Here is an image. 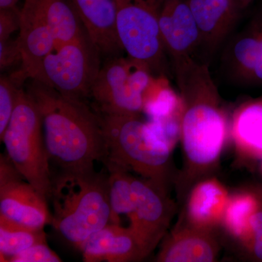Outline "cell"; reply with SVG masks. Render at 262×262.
Returning a JSON list of instances; mask_svg holds the SVG:
<instances>
[{
	"instance_id": "obj_29",
	"label": "cell",
	"mask_w": 262,
	"mask_h": 262,
	"mask_svg": "<svg viewBox=\"0 0 262 262\" xmlns=\"http://www.w3.org/2000/svg\"><path fill=\"white\" fill-rule=\"evenodd\" d=\"M19 1L20 0H0V10L16 8Z\"/></svg>"
},
{
	"instance_id": "obj_10",
	"label": "cell",
	"mask_w": 262,
	"mask_h": 262,
	"mask_svg": "<svg viewBox=\"0 0 262 262\" xmlns=\"http://www.w3.org/2000/svg\"><path fill=\"white\" fill-rule=\"evenodd\" d=\"M222 68L232 83L262 87V8L227 39Z\"/></svg>"
},
{
	"instance_id": "obj_25",
	"label": "cell",
	"mask_w": 262,
	"mask_h": 262,
	"mask_svg": "<svg viewBox=\"0 0 262 262\" xmlns=\"http://www.w3.org/2000/svg\"><path fill=\"white\" fill-rule=\"evenodd\" d=\"M10 262H60L61 258L48 246L47 242L34 245L8 259Z\"/></svg>"
},
{
	"instance_id": "obj_4",
	"label": "cell",
	"mask_w": 262,
	"mask_h": 262,
	"mask_svg": "<svg viewBox=\"0 0 262 262\" xmlns=\"http://www.w3.org/2000/svg\"><path fill=\"white\" fill-rule=\"evenodd\" d=\"M100 115L106 146L102 163L121 165L167 189L172 150L155 135L148 122L141 115Z\"/></svg>"
},
{
	"instance_id": "obj_2",
	"label": "cell",
	"mask_w": 262,
	"mask_h": 262,
	"mask_svg": "<svg viewBox=\"0 0 262 262\" xmlns=\"http://www.w3.org/2000/svg\"><path fill=\"white\" fill-rule=\"evenodd\" d=\"M27 92L42 117L50 163L59 171L94 168L106 156L102 121L84 100L65 96L30 79Z\"/></svg>"
},
{
	"instance_id": "obj_11",
	"label": "cell",
	"mask_w": 262,
	"mask_h": 262,
	"mask_svg": "<svg viewBox=\"0 0 262 262\" xmlns=\"http://www.w3.org/2000/svg\"><path fill=\"white\" fill-rule=\"evenodd\" d=\"M159 25L172 70L193 58L201 39L187 0H162Z\"/></svg>"
},
{
	"instance_id": "obj_14",
	"label": "cell",
	"mask_w": 262,
	"mask_h": 262,
	"mask_svg": "<svg viewBox=\"0 0 262 262\" xmlns=\"http://www.w3.org/2000/svg\"><path fill=\"white\" fill-rule=\"evenodd\" d=\"M206 54L214 53L237 27L243 8L234 0H187Z\"/></svg>"
},
{
	"instance_id": "obj_20",
	"label": "cell",
	"mask_w": 262,
	"mask_h": 262,
	"mask_svg": "<svg viewBox=\"0 0 262 262\" xmlns=\"http://www.w3.org/2000/svg\"><path fill=\"white\" fill-rule=\"evenodd\" d=\"M58 46L88 37L70 0H36Z\"/></svg>"
},
{
	"instance_id": "obj_6",
	"label": "cell",
	"mask_w": 262,
	"mask_h": 262,
	"mask_svg": "<svg viewBox=\"0 0 262 262\" xmlns=\"http://www.w3.org/2000/svg\"><path fill=\"white\" fill-rule=\"evenodd\" d=\"M162 0H117V30L127 56L149 67L156 77L168 75L170 61L159 25Z\"/></svg>"
},
{
	"instance_id": "obj_22",
	"label": "cell",
	"mask_w": 262,
	"mask_h": 262,
	"mask_svg": "<svg viewBox=\"0 0 262 262\" xmlns=\"http://www.w3.org/2000/svg\"><path fill=\"white\" fill-rule=\"evenodd\" d=\"M260 202L256 195L243 192L229 196L222 224L231 235L247 242L250 234V219L259 209Z\"/></svg>"
},
{
	"instance_id": "obj_26",
	"label": "cell",
	"mask_w": 262,
	"mask_h": 262,
	"mask_svg": "<svg viewBox=\"0 0 262 262\" xmlns=\"http://www.w3.org/2000/svg\"><path fill=\"white\" fill-rule=\"evenodd\" d=\"M245 245L255 258L262 261V211L259 209L250 219V234Z\"/></svg>"
},
{
	"instance_id": "obj_24",
	"label": "cell",
	"mask_w": 262,
	"mask_h": 262,
	"mask_svg": "<svg viewBox=\"0 0 262 262\" xmlns=\"http://www.w3.org/2000/svg\"><path fill=\"white\" fill-rule=\"evenodd\" d=\"M24 81L16 76H1L0 78V139L3 137L10 121L19 91Z\"/></svg>"
},
{
	"instance_id": "obj_30",
	"label": "cell",
	"mask_w": 262,
	"mask_h": 262,
	"mask_svg": "<svg viewBox=\"0 0 262 262\" xmlns=\"http://www.w3.org/2000/svg\"><path fill=\"white\" fill-rule=\"evenodd\" d=\"M234 1L236 2L244 9V8H246L250 4L251 0H234Z\"/></svg>"
},
{
	"instance_id": "obj_21",
	"label": "cell",
	"mask_w": 262,
	"mask_h": 262,
	"mask_svg": "<svg viewBox=\"0 0 262 262\" xmlns=\"http://www.w3.org/2000/svg\"><path fill=\"white\" fill-rule=\"evenodd\" d=\"M108 170V189L111 217L110 223L120 225V216L129 219L134 211L133 176L130 170L113 162L103 163Z\"/></svg>"
},
{
	"instance_id": "obj_27",
	"label": "cell",
	"mask_w": 262,
	"mask_h": 262,
	"mask_svg": "<svg viewBox=\"0 0 262 262\" xmlns=\"http://www.w3.org/2000/svg\"><path fill=\"white\" fill-rule=\"evenodd\" d=\"M17 62L21 64L22 55L18 39L0 41V67L1 70L8 68Z\"/></svg>"
},
{
	"instance_id": "obj_5",
	"label": "cell",
	"mask_w": 262,
	"mask_h": 262,
	"mask_svg": "<svg viewBox=\"0 0 262 262\" xmlns=\"http://www.w3.org/2000/svg\"><path fill=\"white\" fill-rule=\"evenodd\" d=\"M0 140L20 175L48 201L53 174L43 135L42 117L34 100L22 88Z\"/></svg>"
},
{
	"instance_id": "obj_28",
	"label": "cell",
	"mask_w": 262,
	"mask_h": 262,
	"mask_svg": "<svg viewBox=\"0 0 262 262\" xmlns=\"http://www.w3.org/2000/svg\"><path fill=\"white\" fill-rule=\"evenodd\" d=\"M20 10H0V41L10 39L15 31L20 29Z\"/></svg>"
},
{
	"instance_id": "obj_9",
	"label": "cell",
	"mask_w": 262,
	"mask_h": 262,
	"mask_svg": "<svg viewBox=\"0 0 262 262\" xmlns=\"http://www.w3.org/2000/svg\"><path fill=\"white\" fill-rule=\"evenodd\" d=\"M134 211L128 227L146 257L156 248L170 225L175 212L167 189L145 179L133 176Z\"/></svg>"
},
{
	"instance_id": "obj_12",
	"label": "cell",
	"mask_w": 262,
	"mask_h": 262,
	"mask_svg": "<svg viewBox=\"0 0 262 262\" xmlns=\"http://www.w3.org/2000/svg\"><path fill=\"white\" fill-rule=\"evenodd\" d=\"M23 179L18 176L0 182V215L25 227L44 229L52 222L48 201Z\"/></svg>"
},
{
	"instance_id": "obj_16",
	"label": "cell",
	"mask_w": 262,
	"mask_h": 262,
	"mask_svg": "<svg viewBox=\"0 0 262 262\" xmlns=\"http://www.w3.org/2000/svg\"><path fill=\"white\" fill-rule=\"evenodd\" d=\"M213 229L198 228L185 224L177 227L164 239L157 261L212 262L220 253Z\"/></svg>"
},
{
	"instance_id": "obj_17",
	"label": "cell",
	"mask_w": 262,
	"mask_h": 262,
	"mask_svg": "<svg viewBox=\"0 0 262 262\" xmlns=\"http://www.w3.org/2000/svg\"><path fill=\"white\" fill-rule=\"evenodd\" d=\"M80 251L86 262L138 261L145 258L130 229L113 223L92 234Z\"/></svg>"
},
{
	"instance_id": "obj_23",
	"label": "cell",
	"mask_w": 262,
	"mask_h": 262,
	"mask_svg": "<svg viewBox=\"0 0 262 262\" xmlns=\"http://www.w3.org/2000/svg\"><path fill=\"white\" fill-rule=\"evenodd\" d=\"M46 242L44 229L30 228L0 215V255L1 261H8L34 245Z\"/></svg>"
},
{
	"instance_id": "obj_18",
	"label": "cell",
	"mask_w": 262,
	"mask_h": 262,
	"mask_svg": "<svg viewBox=\"0 0 262 262\" xmlns=\"http://www.w3.org/2000/svg\"><path fill=\"white\" fill-rule=\"evenodd\" d=\"M225 187L215 179H206L193 186L188 196L187 224L198 228L213 229L222 223L229 199Z\"/></svg>"
},
{
	"instance_id": "obj_7",
	"label": "cell",
	"mask_w": 262,
	"mask_h": 262,
	"mask_svg": "<svg viewBox=\"0 0 262 262\" xmlns=\"http://www.w3.org/2000/svg\"><path fill=\"white\" fill-rule=\"evenodd\" d=\"M149 67L130 57H112L101 64L91 96L98 113L141 115L155 80Z\"/></svg>"
},
{
	"instance_id": "obj_8",
	"label": "cell",
	"mask_w": 262,
	"mask_h": 262,
	"mask_svg": "<svg viewBox=\"0 0 262 262\" xmlns=\"http://www.w3.org/2000/svg\"><path fill=\"white\" fill-rule=\"evenodd\" d=\"M101 55L89 37L61 45L48 55L30 76L65 96L84 100L101 67Z\"/></svg>"
},
{
	"instance_id": "obj_3",
	"label": "cell",
	"mask_w": 262,
	"mask_h": 262,
	"mask_svg": "<svg viewBox=\"0 0 262 262\" xmlns=\"http://www.w3.org/2000/svg\"><path fill=\"white\" fill-rule=\"evenodd\" d=\"M49 200L53 210L51 225L80 251L92 234L110 223L108 175L94 168L53 175Z\"/></svg>"
},
{
	"instance_id": "obj_15",
	"label": "cell",
	"mask_w": 262,
	"mask_h": 262,
	"mask_svg": "<svg viewBox=\"0 0 262 262\" xmlns=\"http://www.w3.org/2000/svg\"><path fill=\"white\" fill-rule=\"evenodd\" d=\"M90 40L101 56H121L117 30V0H70Z\"/></svg>"
},
{
	"instance_id": "obj_13",
	"label": "cell",
	"mask_w": 262,
	"mask_h": 262,
	"mask_svg": "<svg viewBox=\"0 0 262 262\" xmlns=\"http://www.w3.org/2000/svg\"><path fill=\"white\" fill-rule=\"evenodd\" d=\"M20 17L18 39L22 62L18 72L27 80L42 60L56 51L58 45L36 0H24Z\"/></svg>"
},
{
	"instance_id": "obj_1",
	"label": "cell",
	"mask_w": 262,
	"mask_h": 262,
	"mask_svg": "<svg viewBox=\"0 0 262 262\" xmlns=\"http://www.w3.org/2000/svg\"><path fill=\"white\" fill-rule=\"evenodd\" d=\"M183 102L181 139L184 155L180 191L213 168L223 149L227 118L207 63L191 58L173 71Z\"/></svg>"
},
{
	"instance_id": "obj_19",
	"label": "cell",
	"mask_w": 262,
	"mask_h": 262,
	"mask_svg": "<svg viewBox=\"0 0 262 262\" xmlns=\"http://www.w3.org/2000/svg\"><path fill=\"white\" fill-rule=\"evenodd\" d=\"M232 135L243 154L262 158V96L248 100L236 110Z\"/></svg>"
}]
</instances>
